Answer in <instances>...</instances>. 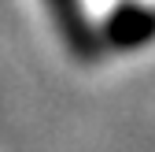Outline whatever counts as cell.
Wrapping results in <instances>:
<instances>
[{
  "label": "cell",
  "instance_id": "6da1fadb",
  "mask_svg": "<svg viewBox=\"0 0 155 152\" xmlns=\"http://www.w3.org/2000/svg\"><path fill=\"white\" fill-rule=\"evenodd\" d=\"M111 41L118 48H133V45H144L148 37L155 33V19L148 11H137V8H126L111 19Z\"/></svg>",
  "mask_w": 155,
  "mask_h": 152
}]
</instances>
